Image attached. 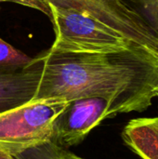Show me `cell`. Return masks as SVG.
Wrapping results in <instances>:
<instances>
[{
	"label": "cell",
	"mask_w": 158,
	"mask_h": 159,
	"mask_svg": "<svg viewBox=\"0 0 158 159\" xmlns=\"http://www.w3.org/2000/svg\"><path fill=\"white\" fill-rule=\"evenodd\" d=\"M42 76L32 101L71 102L102 98L110 104L109 117L146 111L158 86V56L141 47L107 54L60 53L39 55Z\"/></svg>",
	"instance_id": "obj_1"
},
{
	"label": "cell",
	"mask_w": 158,
	"mask_h": 159,
	"mask_svg": "<svg viewBox=\"0 0 158 159\" xmlns=\"http://www.w3.org/2000/svg\"><path fill=\"white\" fill-rule=\"evenodd\" d=\"M56 39L52 51L73 54H107L134 46L121 34L96 19L73 8L50 6ZM138 46V45H137Z\"/></svg>",
	"instance_id": "obj_2"
},
{
	"label": "cell",
	"mask_w": 158,
	"mask_h": 159,
	"mask_svg": "<svg viewBox=\"0 0 158 159\" xmlns=\"http://www.w3.org/2000/svg\"><path fill=\"white\" fill-rule=\"evenodd\" d=\"M69 102L36 100L0 114V152L16 157L51 142L55 121Z\"/></svg>",
	"instance_id": "obj_3"
},
{
	"label": "cell",
	"mask_w": 158,
	"mask_h": 159,
	"mask_svg": "<svg viewBox=\"0 0 158 159\" xmlns=\"http://www.w3.org/2000/svg\"><path fill=\"white\" fill-rule=\"evenodd\" d=\"M48 7L73 8L113 28L135 45L158 56V41L120 0H44Z\"/></svg>",
	"instance_id": "obj_4"
},
{
	"label": "cell",
	"mask_w": 158,
	"mask_h": 159,
	"mask_svg": "<svg viewBox=\"0 0 158 159\" xmlns=\"http://www.w3.org/2000/svg\"><path fill=\"white\" fill-rule=\"evenodd\" d=\"M110 104L102 98L69 102L55 121L51 142L61 148L78 145L88 134L109 117Z\"/></svg>",
	"instance_id": "obj_5"
},
{
	"label": "cell",
	"mask_w": 158,
	"mask_h": 159,
	"mask_svg": "<svg viewBox=\"0 0 158 159\" xmlns=\"http://www.w3.org/2000/svg\"><path fill=\"white\" fill-rule=\"evenodd\" d=\"M44 62L40 56L32 64L18 69L0 68V114L25 104L36 93Z\"/></svg>",
	"instance_id": "obj_6"
},
{
	"label": "cell",
	"mask_w": 158,
	"mask_h": 159,
	"mask_svg": "<svg viewBox=\"0 0 158 159\" xmlns=\"http://www.w3.org/2000/svg\"><path fill=\"white\" fill-rule=\"evenodd\" d=\"M121 136L125 144L142 159H158V116L129 121Z\"/></svg>",
	"instance_id": "obj_7"
},
{
	"label": "cell",
	"mask_w": 158,
	"mask_h": 159,
	"mask_svg": "<svg viewBox=\"0 0 158 159\" xmlns=\"http://www.w3.org/2000/svg\"><path fill=\"white\" fill-rule=\"evenodd\" d=\"M158 41V0H120Z\"/></svg>",
	"instance_id": "obj_8"
},
{
	"label": "cell",
	"mask_w": 158,
	"mask_h": 159,
	"mask_svg": "<svg viewBox=\"0 0 158 159\" xmlns=\"http://www.w3.org/2000/svg\"><path fill=\"white\" fill-rule=\"evenodd\" d=\"M34 58L14 48L10 44L0 38V68L18 69L32 64Z\"/></svg>",
	"instance_id": "obj_9"
},
{
	"label": "cell",
	"mask_w": 158,
	"mask_h": 159,
	"mask_svg": "<svg viewBox=\"0 0 158 159\" xmlns=\"http://www.w3.org/2000/svg\"><path fill=\"white\" fill-rule=\"evenodd\" d=\"M15 157L17 159H64L62 148L52 142L31 148Z\"/></svg>",
	"instance_id": "obj_10"
},
{
	"label": "cell",
	"mask_w": 158,
	"mask_h": 159,
	"mask_svg": "<svg viewBox=\"0 0 158 159\" xmlns=\"http://www.w3.org/2000/svg\"><path fill=\"white\" fill-rule=\"evenodd\" d=\"M6 2H13L20 4L21 6L38 10L42 13H44L46 16L51 20V10L48 5L44 1V0H5Z\"/></svg>",
	"instance_id": "obj_11"
},
{
	"label": "cell",
	"mask_w": 158,
	"mask_h": 159,
	"mask_svg": "<svg viewBox=\"0 0 158 159\" xmlns=\"http://www.w3.org/2000/svg\"><path fill=\"white\" fill-rule=\"evenodd\" d=\"M62 156H63V158L64 159H84L82 158V157H79L75 156L74 154L67 151L64 148H62Z\"/></svg>",
	"instance_id": "obj_12"
},
{
	"label": "cell",
	"mask_w": 158,
	"mask_h": 159,
	"mask_svg": "<svg viewBox=\"0 0 158 159\" xmlns=\"http://www.w3.org/2000/svg\"><path fill=\"white\" fill-rule=\"evenodd\" d=\"M0 159H17L15 157H12L10 155H7V154H5V153H2L0 152Z\"/></svg>",
	"instance_id": "obj_13"
},
{
	"label": "cell",
	"mask_w": 158,
	"mask_h": 159,
	"mask_svg": "<svg viewBox=\"0 0 158 159\" xmlns=\"http://www.w3.org/2000/svg\"><path fill=\"white\" fill-rule=\"evenodd\" d=\"M156 95H158V86H157V88H156Z\"/></svg>",
	"instance_id": "obj_14"
},
{
	"label": "cell",
	"mask_w": 158,
	"mask_h": 159,
	"mask_svg": "<svg viewBox=\"0 0 158 159\" xmlns=\"http://www.w3.org/2000/svg\"><path fill=\"white\" fill-rule=\"evenodd\" d=\"M0 2H6L5 0H0Z\"/></svg>",
	"instance_id": "obj_15"
}]
</instances>
